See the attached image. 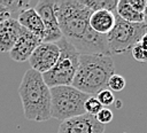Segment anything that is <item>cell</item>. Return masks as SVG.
Instances as JSON below:
<instances>
[{
    "mask_svg": "<svg viewBox=\"0 0 147 133\" xmlns=\"http://www.w3.org/2000/svg\"><path fill=\"white\" fill-rule=\"evenodd\" d=\"M54 9L62 37L80 55L103 54L110 56L106 36L99 34L91 29L88 19L92 11L80 0L55 1Z\"/></svg>",
    "mask_w": 147,
    "mask_h": 133,
    "instance_id": "obj_1",
    "label": "cell"
},
{
    "mask_svg": "<svg viewBox=\"0 0 147 133\" xmlns=\"http://www.w3.org/2000/svg\"><path fill=\"white\" fill-rule=\"evenodd\" d=\"M114 73L115 65L109 55H79L78 68L71 86L90 96H95L101 89L107 88V81Z\"/></svg>",
    "mask_w": 147,
    "mask_h": 133,
    "instance_id": "obj_2",
    "label": "cell"
},
{
    "mask_svg": "<svg viewBox=\"0 0 147 133\" xmlns=\"http://www.w3.org/2000/svg\"><path fill=\"white\" fill-rule=\"evenodd\" d=\"M18 95L28 120L46 122L51 118V91L41 73L31 68L26 70L18 87Z\"/></svg>",
    "mask_w": 147,
    "mask_h": 133,
    "instance_id": "obj_3",
    "label": "cell"
},
{
    "mask_svg": "<svg viewBox=\"0 0 147 133\" xmlns=\"http://www.w3.org/2000/svg\"><path fill=\"white\" fill-rule=\"evenodd\" d=\"M51 118L61 122L85 114L84 104L90 95L69 86L51 87Z\"/></svg>",
    "mask_w": 147,
    "mask_h": 133,
    "instance_id": "obj_4",
    "label": "cell"
},
{
    "mask_svg": "<svg viewBox=\"0 0 147 133\" xmlns=\"http://www.w3.org/2000/svg\"><path fill=\"white\" fill-rule=\"evenodd\" d=\"M56 45L60 49L59 58L55 65L48 72L42 75L44 81L49 88L55 86L71 85L78 68V61L80 55L77 49L64 38L59 40Z\"/></svg>",
    "mask_w": 147,
    "mask_h": 133,
    "instance_id": "obj_5",
    "label": "cell"
},
{
    "mask_svg": "<svg viewBox=\"0 0 147 133\" xmlns=\"http://www.w3.org/2000/svg\"><path fill=\"white\" fill-rule=\"evenodd\" d=\"M147 33L145 23H127L115 14V24L106 36L110 54H124Z\"/></svg>",
    "mask_w": 147,
    "mask_h": 133,
    "instance_id": "obj_6",
    "label": "cell"
},
{
    "mask_svg": "<svg viewBox=\"0 0 147 133\" xmlns=\"http://www.w3.org/2000/svg\"><path fill=\"white\" fill-rule=\"evenodd\" d=\"M54 5L55 1L53 0H40L36 2L34 6V10L41 18L45 26V34L42 38V42L56 44L59 40L63 38L61 30L59 28Z\"/></svg>",
    "mask_w": 147,
    "mask_h": 133,
    "instance_id": "obj_7",
    "label": "cell"
},
{
    "mask_svg": "<svg viewBox=\"0 0 147 133\" xmlns=\"http://www.w3.org/2000/svg\"><path fill=\"white\" fill-rule=\"evenodd\" d=\"M60 55V49L56 44L40 42L29 57L31 69L44 75L48 72L56 63Z\"/></svg>",
    "mask_w": 147,
    "mask_h": 133,
    "instance_id": "obj_8",
    "label": "cell"
},
{
    "mask_svg": "<svg viewBox=\"0 0 147 133\" xmlns=\"http://www.w3.org/2000/svg\"><path fill=\"white\" fill-rule=\"evenodd\" d=\"M105 128L95 116L84 114L61 122L57 133H105Z\"/></svg>",
    "mask_w": 147,
    "mask_h": 133,
    "instance_id": "obj_9",
    "label": "cell"
},
{
    "mask_svg": "<svg viewBox=\"0 0 147 133\" xmlns=\"http://www.w3.org/2000/svg\"><path fill=\"white\" fill-rule=\"evenodd\" d=\"M41 42V39L32 34L31 32L26 31L23 28V31L13 46V48L9 50V57L15 62H25L31 56L32 52L36 49V47Z\"/></svg>",
    "mask_w": 147,
    "mask_h": 133,
    "instance_id": "obj_10",
    "label": "cell"
},
{
    "mask_svg": "<svg viewBox=\"0 0 147 133\" xmlns=\"http://www.w3.org/2000/svg\"><path fill=\"white\" fill-rule=\"evenodd\" d=\"M23 28L15 18H7L0 22V52L9 53L17 39L20 38Z\"/></svg>",
    "mask_w": 147,
    "mask_h": 133,
    "instance_id": "obj_11",
    "label": "cell"
},
{
    "mask_svg": "<svg viewBox=\"0 0 147 133\" xmlns=\"http://www.w3.org/2000/svg\"><path fill=\"white\" fill-rule=\"evenodd\" d=\"M16 19L22 28H24L26 31L31 32L42 41L44 34H45V26L41 18L34 10V8H29L21 11L16 17Z\"/></svg>",
    "mask_w": 147,
    "mask_h": 133,
    "instance_id": "obj_12",
    "label": "cell"
},
{
    "mask_svg": "<svg viewBox=\"0 0 147 133\" xmlns=\"http://www.w3.org/2000/svg\"><path fill=\"white\" fill-rule=\"evenodd\" d=\"M88 24L94 32L102 36H107L110 32V30L114 28L115 14L106 9L92 11L88 19Z\"/></svg>",
    "mask_w": 147,
    "mask_h": 133,
    "instance_id": "obj_13",
    "label": "cell"
},
{
    "mask_svg": "<svg viewBox=\"0 0 147 133\" xmlns=\"http://www.w3.org/2000/svg\"><path fill=\"white\" fill-rule=\"evenodd\" d=\"M116 15L127 23H142L144 15L134 10L127 2V0H119L116 6Z\"/></svg>",
    "mask_w": 147,
    "mask_h": 133,
    "instance_id": "obj_14",
    "label": "cell"
},
{
    "mask_svg": "<svg viewBox=\"0 0 147 133\" xmlns=\"http://www.w3.org/2000/svg\"><path fill=\"white\" fill-rule=\"evenodd\" d=\"M80 1L91 11L106 9L114 14H116V6L118 2L117 0H80Z\"/></svg>",
    "mask_w": 147,
    "mask_h": 133,
    "instance_id": "obj_15",
    "label": "cell"
},
{
    "mask_svg": "<svg viewBox=\"0 0 147 133\" xmlns=\"http://www.w3.org/2000/svg\"><path fill=\"white\" fill-rule=\"evenodd\" d=\"M125 85H126V81H125L124 77L121 75H117V73L111 75L107 81V88L111 92H121L124 89Z\"/></svg>",
    "mask_w": 147,
    "mask_h": 133,
    "instance_id": "obj_16",
    "label": "cell"
},
{
    "mask_svg": "<svg viewBox=\"0 0 147 133\" xmlns=\"http://www.w3.org/2000/svg\"><path fill=\"white\" fill-rule=\"evenodd\" d=\"M96 100L101 103V105L103 108L113 104L115 102V96H114V93L111 91H109L108 88H105V89H101L96 95H95Z\"/></svg>",
    "mask_w": 147,
    "mask_h": 133,
    "instance_id": "obj_17",
    "label": "cell"
},
{
    "mask_svg": "<svg viewBox=\"0 0 147 133\" xmlns=\"http://www.w3.org/2000/svg\"><path fill=\"white\" fill-rule=\"evenodd\" d=\"M103 107L101 105V103L96 100L95 96H90L86 101H85V104H84V109H85V114H88V115H93L95 116Z\"/></svg>",
    "mask_w": 147,
    "mask_h": 133,
    "instance_id": "obj_18",
    "label": "cell"
},
{
    "mask_svg": "<svg viewBox=\"0 0 147 133\" xmlns=\"http://www.w3.org/2000/svg\"><path fill=\"white\" fill-rule=\"evenodd\" d=\"M131 52H132V56L136 61H138L140 63H146L147 62V49L141 45V42L136 44L131 48Z\"/></svg>",
    "mask_w": 147,
    "mask_h": 133,
    "instance_id": "obj_19",
    "label": "cell"
},
{
    "mask_svg": "<svg viewBox=\"0 0 147 133\" xmlns=\"http://www.w3.org/2000/svg\"><path fill=\"white\" fill-rule=\"evenodd\" d=\"M95 118H96V120H98L101 125H106V124H108V123H110V122L113 120L114 114H113V111H111L110 109H108V108H102V109L95 115Z\"/></svg>",
    "mask_w": 147,
    "mask_h": 133,
    "instance_id": "obj_20",
    "label": "cell"
},
{
    "mask_svg": "<svg viewBox=\"0 0 147 133\" xmlns=\"http://www.w3.org/2000/svg\"><path fill=\"white\" fill-rule=\"evenodd\" d=\"M127 2L138 13H141V14L144 13V9L146 6V0H127Z\"/></svg>",
    "mask_w": 147,
    "mask_h": 133,
    "instance_id": "obj_21",
    "label": "cell"
},
{
    "mask_svg": "<svg viewBox=\"0 0 147 133\" xmlns=\"http://www.w3.org/2000/svg\"><path fill=\"white\" fill-rule=\"evenodd\" d=\"M7 18H10V15L8 13V10L6 9V7L2 5L1 0H0V22L7 19Z\"/></svg>",
    "mask_w": 147,
    "mask_h": 133,
    "instance_id": "obj_22",
    "label": "cell"
},
{
    "mask_svg": "<svg viewBox=\"0 0 147 133\" xmlns=\"http://www.w3.org/2000/svg\"><path fill=\"white\" fill-rule=\"evenodd\" d=\"M142 15H144V22L142 23H145L147 25V0H146V6H145V9H144Z\"/></svg>",
    "mask_w": 147,
    "mask_h": 133,
    "instance_id": "obj_23",
    "label": "cell"
},
{
    "mask_svg": "<svg viewBox=\"0 0 147 133\" xmlns=\"http://www.w3.org/2000/svg\"><path fill=\"white\" fill-rule=\"evenodd\" d=\"M140 42H141V45L147 49V33L141 38V41H140Z\"/></svg>",
    "mask_w": 147,
    "mask_h": 133,
    "instance_id": "obj_24",
    "label": "cell"
}]
</instances>
